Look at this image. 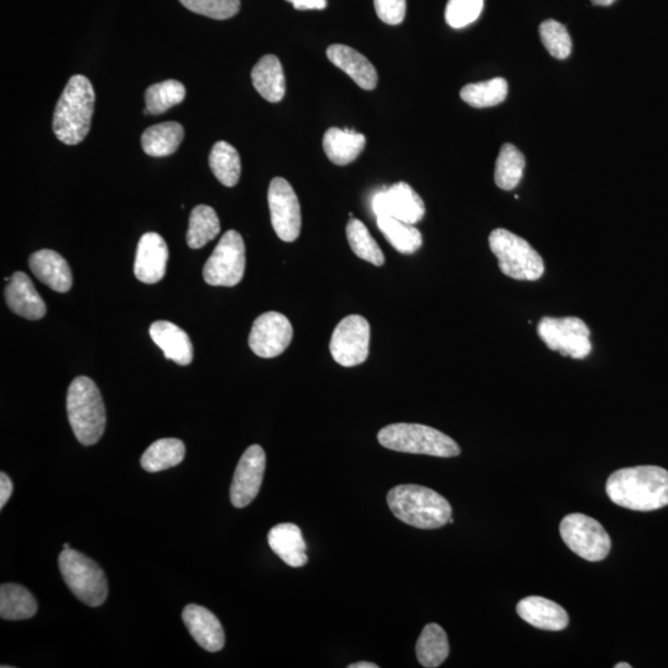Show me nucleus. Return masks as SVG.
I'll return each mask as SVG.
<instances>
[{
    "label": "nucleus",
    "instance_id": "f257e3e1",
    "mask_svg": "<svg viewBox=\"0 0 668 668\" xmlns=\"http://www.w3.org/2000/svg\"><path fill=\"white\" fill-rule=\"evenodd\" d=\"M605 490L621 508L659 510L668 505V472L656 466L619 469L609 477Z\"/></svg>",
    "mask_w": 668,
    "mask_h": 668
},
{
    "label": "nucleus",
    "instance_id": "f03ea898",
    "mask_svg": "<svg viewBox=\"0 0 668 668\" xmlns=\"http://www.w3.org/2000/svg\"><path fill=\"white\" fill-rule=\"evenodd\" d=\"M386 500L396 518L417 529H440L452 518L450 501L422 485H398L390 490Z\"/></svg>",
    "mask_w": 668,
    "mask_h": 668
},
{
    "label": "nucleus",
    "instance_id": "7ed1b4c3",
    "mask_svg": "<svg viewBox=\"0 0 668 668\" xmlns=\"http://www.w3.org/2000/svg\"><path fill=\"white\" fill-rule=\"evenodd\" d=\"M96 95L90 80L82 75L70 78L57 102L52 129L66 145H77L90 133Z\"/></svg>",
    "mask_w": 668,
    "mask_h": 668
},
{
    "label": "nucleus",
    "instance_id": "20e7f679",
    "mask_svg": "<svg viewBox=\"0 0 668 668\" xmlns=\"http://www.w3.org/2000/svg\"><path fill=\"white\" fill-rule=\"evenodd\" d=\"M67 416L73 433L83 446H93L106 430V407L93 380L78 377L67 391Z\"/></svg>",
    "mask_w": 668,
    "mask_h": 668
},
{
    "label": "nucleus",
    "instance_id": "39448f33",
    "mask_svg": "<svg viewBox=\"0 0 668 668\" xmlns=\"http://www.w3.org/2000/svg\"><path fill=\"white\" fill-rule=\"evenodd\" d=\"M380 445L395 452L451 458L461 454L458 443L445 433L420 424H393L378 433Z\"/></svg>",
    "mask_w": 668,
    "mask_h": 668
},
{
    "label": "nucleus",
    "instance_id": "423d86ee",
    "mask_svg": "<svg viewBox=\"0 0 668 668\" xmlns=\"http://www.w3.org/2000/svg\"><path fill=\"white\" fill-rule=\"evenodd\" d=\"M489 247L499 260L501 273L519 281H537L545 274L541 255L525 239L506 229H495L489 236Z\"/></svg>",
    "mask_w": 668,
    "mask_h": 668
},
{
    "label": "nucleus",
    "instance_id": "0eeeda50",
    "mask_svg": "<svg viewBox=\"0 0 668 668\" xmlns=\"http://www.w3.org/2000/svg\"><path fill=\"white\" fill-rule=\"evenodd\" d=\"M61 576L71 592L88 607H101L108 597V582L101 567L76 550H64L59 556Z\"/></svg>",
    "mask_w": 668,
    "mask_h": 668
},
{
    "label": "nucleus",
    "instance_id": "6e6552de",
    "mask_svg": "<svg viewBox=\"0 0 668 668\" xmlns=\"http://www.w3.org/2000/svg\"><path fill=\"white\" fill-rule=\"evenodd\" d=\"M542 342L563 357L584 359L592 352L591 330L578 317H544L537 326Z\"/></svg>",
    "mask_w": 668,
    "mask_h": 668
},
{
    "label": "nucleus",
    "instance_id": "1a4fd4ad",
    "mask_svg": "<svg viewBox=\"0 0 668 668\" xmlns=\"http://www.w3.org/2000/svg\"><path fill=\"white\" fill-rule=\"evenodd\" d=\"M562 540L572 552L589 562L603 561L612 540L602 524L584 514H570L561 521Z\"/></svg>",
    "mask_w": 668,
    "mask_h": 668
},
{
    "label": "nucleus",
    "instance_id": "9d476101",
    "mask_svg": "<svg viewBox=\"0 0 668 668\" xmlns=\"http://www.w3.org/2000/svg\"><path fill=\"white\" fill-rule=\"evenodd\" d=\"M245 245L237 231H228L219 240L203 268V279L211 286L233 287L243 280Z\"/></svg>",
    "mask_w": 668,
    "mask_h": 668
},
{
    "label": "nucleus",
    "instance_id": "9b49d317",
    "mask_svg": "<svg viewBox=\"0 0 668 668\" xmlns=\"http://www.w3.org/2000/svg\"><path fill=\"white\" fill-rule=\"evenodd\" d=\"M370 325L363 316L351 315L343 318L333 331L330 351L342 367H357L369 356Z\"/></svg>",
    "mask_w": 668,
    "mask_h": 668
},
{
    "label": "nucleus",
    "instance_id": "f8f14e48",
    "mask_svg": "<svg viewBox=\"0 0 668 668\" xmlns=\"http://www.w3.org/2000/svg\"><path fill=\"white\" fill-rule=\"evenodd\" d=\"M271 224L286 243L295 242L301 232V207L292 186L283 177H275L268 191Z\"/></svg>",
    "mask_w": 668,
    "mask_h": 668
},
{
    "label": "nucleus",
    "instance_id": "ddd939ff",
    "mask_svg": "<svg viewBox=\"0 0 668 668\" xmlns=\"http://www.w3.org/2000/svg\"><path fill=\"white\" fill-rule=\"evenodd\" d=\"M294 337L289 318L279 312H266L254 321L249 347L260 358H275L283 354Z\"/></svg>",
    "mask_w": 668,
    "mask_h": 668
},
{
    "label": "nucleus",
    "instance_id": "4468645a",
    "mask_svg": "<svg viewBox=\"0 0 668 668\" xmlns=\"http://www.w3.org/2000/svg\"><path fill=\"white\" fill-rule=\"evenodd\" d=\"M372 210L377 217H393L412 226L422 221L426 213L424 201L406 182L375 193Z\"/></svg>",
    "mask_w": 668,
    "mask_h": 668
},
{
    "label": "nucleus",
    "instance_id": "2eb2a0df",
    "mask_svg": "<svg viewBox=\"0 0 668 668\" xmlns=\"http://www.w3.org/2000/svg\"><path fill=\"white\" fill-rule=\"evenodd\" d=\"M266 456L262 447L253 445L243 453L234 473L231 501L238 509L247 508L262 488Z\"/></svg>",
    "mask_w": 668,
    "mask_h": 668
},
{
    "label": "nucleus",
    "instance_id": "dca6fc26",
    "mask_svg": "<svg viewBox=\"0 0 668 668\" xmlns=\"http://www.w3.org/2000/svg\"><path fill=\"white\" fill-rule=\"evenodd\" d=\"M169 249L158 233H145L140 238L135 257L134 274L144 284H156L166 273Z\"/></svg>",
    "mask_w": 668,
    "mask_h": 668
},
{
    "label": "nucleus",
    "instance_id": "f3484780",
    "mask_svg": "<svg viewBox=\"0 0 668 668\" xmlns=\"http://www.w3.org/2000/svg\"><path fill=\"white\" fill-rule=\"evenodd\" d=\"M182 620L196 643L208 652L221 651L226 644L221 621L210 610L189 604L182 612Z\"/></svg>",
    "mask_w": 668,
    "mask_h": 668
},
{
    "label": "nucleus",
    "instance_id": "a211bd4d",
    "mask_svg": "<svg viewBox=\"0 0 668 668\" xmlns=\"http://www.w3.org/2000/svg\"><path fill=\"white\" fill-rule=\"evenodd\" d=\"M5 300L15 315L26 320H40L46 315L45 301L41 299L29 276L24 273H15L8 281L5 289Z\"/></svg>",
    "mask_w": 668,
    "mask_h": 668
},
{
    "label": "nucleus",
    "instance_id": "6ab92c4d",
    "mask_svg": "<svg viewBox=\"0 0 668 668\" xmlns=\"http://www.w3.org/2000/svg\"><path fill=\"white\" fill-rule=\"evenodd\" d=\"M328 60L346 72L360 88L372 91L378 85V72L372 62L347 45L334 44L327 49Z\"/></svg>",
    "mask_w": 668,
    "mask_h": 668
},
{
    "label": "nucleus",
    "instance_id": "aec40b11",
    "mask_svg": "<svg viewBox=\"0 0 668 668\" xmlns=\"http://www.w3.org/2000/svg\"><path fill=\"white\" fill-rule=\"evenodd\" d=\"M516 612L526 623L541 630L561 631L570 623L566 610L560 604L542 597H527L520 600Z\"/></svg>",
    "mask_w": 668,
    "mask_h": 668
},
{
    "label": "nucleus",
    "instance_id": "412c9836",
    "mask_svg": "<svg viewBox=\"0 0 668 668\" xmlns=\"http://www.w3.org/2000/svg\"><path fill=\"white\" fill-rule=\"evenodd\" d=\"M29 266L41 283L65 294L72 287V271L66 260L54 250L44 249L31 255Z\"/></svg>",
    "mask_w": 668,
    "mask_h": 668
},
{
    "label": "nucleus",
    "instance_id": "4be33fe9",
    "mask_svg": "<svg viewBox=\"0 0 668 668\" xmlns=\"http://www.w3.org/2000/svg\"><path fill=\"white\" fill-rule=\"evenodd\" d=\"M150 337L164 352L166 359L179 365H189L193 360V344L184 330L175 323L154 322L150 327Z\"/></svg>",
    "mask_w": 668,
    "mask_h": 668
},
{
    "label": "nucleus",
    "instance_id": "5701e85b",
    "mask_svg": "<svg viewBox=\"0 0 668 668\" xmlns=\"http://www.w3.org/2000/svg\"><path fill=\"white\" fill-rule=\"evenodd\" d=\"M270 549L283 560L287 566L299 568L305 566L309 558L306 555V542L299 526L295 524H279L269 531Z\"/></svg>",
    "mask_w": 668,
    "mask_h": 668
},
{
    "label": "nucleus",
    "instance_id": "b1692460",
    "mask_svg": "<svg viewBox=\"0 0 668 668\" xmlns=\"http://www.w3.org/2000/svg\"><path fill=\"white\" fill-rule=\"evenodd\" d=\"M365 148V137L353 129L330 128L323 137V150L333 164L353 163Z\"/></svg>",
    "mask_w": 668,
    "mask_h": 668
},
{
    "label": "nucleus",
    "instance_id": "393cba45",
    "mask_svg": "<svg viewBox=\"0 0 668 668\" xmlns=\"http://www.w3.org/2000/svg\"><path fill=\"white\" fill-rule=\"evenodd\" d=\"M255 90L265 101L278 103L285 97V75L281 62L275 55H265L252 71Z\"/></svg>",
    "mask_w": 668,
    "mask_h": 668
},
{
    "label": "nucleus",
    "instance_id": "a878e982",
    "mask_svg": "<svg viewBox=\"0 0 668 668\" xmlns=\"http://www.w3.org/2000/svg\"><path fill=\"white\" fill-rule=\"evenodd\" d=\"M184 138L185 130L180 123H160L145 130L142 146L145 154L154 158H164L174 154Z\"/></svg>",
    "mask_w": 668,
    "mask_h": 668
},
{
    "label": "nucleus",
    "instance_id": "bb28decb",
    "mask_svg": "<svg viewBox=\"0 0 668 668\" xmlns=\"http://www.w3.org/2000/svg\"><path fill=\"white\" fill-rule=\"evenodd\" d=\"M450 655V644L446 631L440 625H426L416 644V656L420 664L426 668L441 666Z\"/></svg>",
    "mask_w": 668,
    "mask_h": 668
},
{
    "label": "nucleus",
    "instance_id": "cd10ccee",
    "mask_svg": "<svg viewBox=\"0 0 668 668\" xmlns=\"http://www.w3.org/2000/svg\"><path fill=\"white\" fill-rule=\"evenodd\" d=\"M38 612V603L28 589L7 583L0 587V617L4 620H26Z\"/></svg>",
    "mask_w": 668,
    "mask_h": 668
},
{
    "label": "nucleus",
    "instance_id": "c85d7f7f",
    "mask_svg": "<svg viewBox=\"0 0 668 668\" xmlns=\"http://www.w3.org/2000/svg\"><path fill=\"white\" fill-rule=\"evenodd\" d=\"M186 454L185 443L177 438H163L150 445L142 457V467L149 473H158L179 466Z\"/></svg>",
    "mask_w": 668,
    "mask_h": 668
},
{
    "label": "nucleus",
    "instance_id": "c756f323",
    "mask_svg": "<svg viewBox=\"0 0 668 668\" xmlns=\"http://www.w3.org/2000/svg\"><path fill=\"white\" fill-rule=\"evenodd\" d=\"M380 232L393 247L401 254H414L422 247V234L419 229L399 221V219L382 216L377 217Z\"/></svg>",
    "mask_w": 668,
    "mask_h": 668
},
{
    "label": "nucleus",
    "instance_id": "7c9ffc66",
    "mask_svg": "<svg viewBox=\"0 0 668 668\" xmlns=\"http://www.w3.org/2000/svg\"><path fill=\"white\" fill-rule=\"evenodd\" d=\"M525 165L524 154L513 144H504L495 165V184L501 190H514L523 179Z\"/></svg>",
    "mask_w": 668,
    "mask_h": 668
},
{
    "label": "nucleus",
    "instance_id": "2f4dec72",
    "mask_svg": "<svg viewBox=\"0 0 668 668\" xmlns=\"http://www.w3.org/2000/svg\"><path fill=\"white\" fill-rule=\"evenodd\" d=\"M221 232V223L215 210L206 205L193 208L190 216L187 244L192 249H201Z\"/></svg>",
    "mask_w": 668,
    "mask_h": 668
},
{
    "label": "nucleus",
    "instance_id": "473e14b6",
    "mask_svg": "<svg viewBox=\"0 0 668 668\" xmlns=\"http://www.w3.org/2000/svg\"><path fill=\"white\" fill-rule=\"evenodd\" d=\"M210 166L213 174L222 185L234 187L238 184L242 174L240 156L234 146L227 142H218L213 145L210 154Z\"/></svg>",
    "mask_w": 668,
    "mask_h": 668
},
{
    "label": "nucleus",
    "instance_id": "72a5a7b5",
    "mask_svg": "<svg viewBox=\"0 0 668 668\" xmlns=\"http://www.w3.org/2000/svg\"><path fill=\"white\" fill-rule=\"evenodd\" d=\"M508 91V82L504 78L497 77L463 87L461 98L471 107L489 108L503 103L508 96Z\"/></svg>",
    "mask_w": 668,
    "mask_h": 668
},
{
    "label": "nucleus",
    "instance_id": "f704fd0d",
    "mask_svg": "<svg viewBox=\"0 0 668 668\" xmlns=\"http://www.w3.org/2000/svg\"><path fill=\"white\" fill-rule=\"evenodd\" d=\"M186 88L181 82L169 80L150 86L145 92V114H163L185 101Z\"/></svg>",
    "mask_w": 668,
    "mask_h": 668
},
{
    "label": "nucleus",
    "instance_id": "c9c22d12",
    "mask_svg": "<svg viewBox=\"0 0 668 668\" xmlns=\"http://www.w3.org/2000/svg\"><path fill=\"white\" fill-rule=\"evenodd\" d=\"M347 239L349 247L358 258L375 266H383L385 257L377 242H375L368 228L359 219L351 218L347 224Z\"/></svg>",
    "mask_w": 668,
    "mask_h": 668
},
{
    "label": "nucleus",
    "instance_id": "e433bc0d",
    "mask_svg": "<svg viewBox=\"0 0 668 668\" xmlns=\"http://www.w3.org/2000/svg\"><path fill=\"white\" fill-rule=\"evenodd\" d=\"M540 36L551 56L558 60H565L571 55L572 40L565 25L556 20H546L540 25Z\"/></svg>",
    "mask_w": 668,
    "mask_h": 668
},
{
    "label": "nucleus",
    "instance_id": "4c0bfd02",
    "mask_svg": "<svg viewBox=\"0 0 668 668\" xmlns=\"http://www.w3.org/2000/svg\"><path fill=\"white\" fill-rule=\"evenodd\" d=\"M180 3L193 13L216 20L233 18L240 10V0H180Z\"/></svg>",
    "mask_w": 668,
    "mask_h": 668
},
{
    "label": "nucleus",
    "instance_id": "58836bf2",
    "mask_svg": "<svg viewBox=\"0 0 668 668\" xmlns=\"http://www.w3.org/2000/svg\"><path fill=\"white\" fill-rule=\"evenodd\" d=\"M484 0H450L446 8V22L453 29L473 24L482 14Z\"/></svg>",
    "mask_w": 668,
    "mask_h": 668
},
{
    "label": "nucleus",
    "instance_id": "ea45409f",
    "mask_svg": "<svg viewBox=\"0 0 668 668\" xmlns=\"http://www.w3.org/2000/svg\"><path fill=\"white\" fill-rule=\"evenodd\" d=\"M375 12L383 23L399 25L406 15V0H374Z\"/></svg>",
    "mask_w": 668,
    "mask_h": 668
},
{
    "label": "nucleus",
    "instance_id": "a19ab883",
    "mask_svg": "<svg viewBox=\"0 0 668 668\" xmlns=\"http://www.w3.org/2000/svg\"><path fill=\"white\" fill-rule=\"evenodd\" d=\"M13 493L12 480L5 473H0V509H3L8 503Z\"/></svg>",
    "mask_w": 668,
    "mask_h": 668
},
{
    "label": "nucleus",
    "instance_id": "79ce46f5",
    "mask_svg": "<svg viewBox=\"0 0 668 668\" xmlns=\"http://www.w3.org/2000/svg\"><path fill=\"white\" fill-rule=\"evenodd\" d=\"M297 10H323L327 8V0H286Z\"/></svg>",
    "mask_w": 668,
    "mask_h": 668
},
{
    "label": "nucleus",
    "instance_id": "37998d69",
    "mask_svg": "<svg viewBox=\"0 0 668 668\" xmlns=\"http://www.w3.org/2000/svg\"><path fill=\"white\" fill-rule=\"evenodd\" d=\"M378 665L373 664V662H356V664L349 665L348 668H378Z\"/></svg>",
    "mask_w": 668,
    "mask_h": 668
},
{
    "label": "nucleus",
    "instance_id": "c03bdc74",
    "mask_svg": "<svg viewBox=\"0 0 668 668\" xmlns=\"http://www.w3.org/2000/svg\"><path fill=\"white\" fill-rule=\"evenodd\" d=\"M592 2L597 5H604V7H608V5H612L615 0H592Z\"/></svg>",
    "mask_w": 668,
    "mask_h": 668
},
{
    "label": "nucleus",
    "instance_id": "a18cd8bd",
    "mask_svg": "<svg viewBox=\"0 0 668 668\" xmlns=\"http://www.w3.org/2000/svg\"><path fill=\"white\" fill-rule=\"evenodd\" d=\"M615 668H631V665L626 664V662H620V664L615 665Z\"/></svg>",
    "mask_w": 668,
    "mask_h": 668
},
{
    "label": "nucleus",
    "instance_id": "49530a36",
    "mask_svg": "<svg viewBox=\"0 0 668 668\" xmlns=\"http://www.w3.org/2000/svg\"><path fill=\"white\" fill-rule=\"evenodd\" d=\"M70 549H71L70 544H65L64 545V550H70Z\"/></svg>",
    "mask_w": 668,
    "mask_h": 668
}]
</instances>
